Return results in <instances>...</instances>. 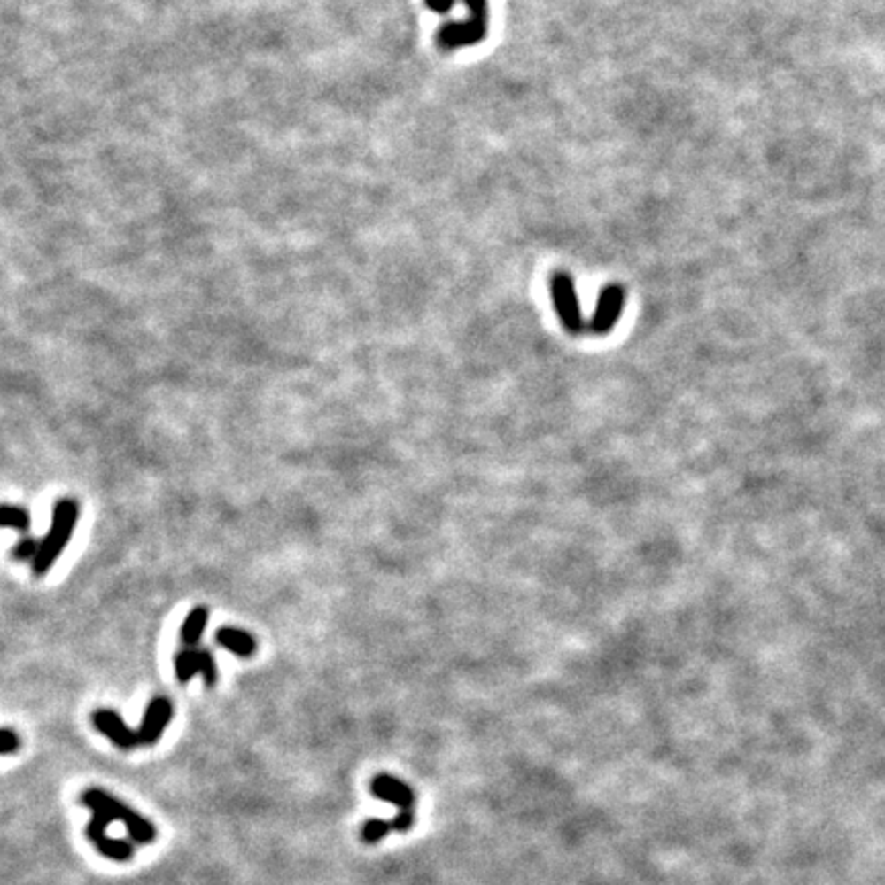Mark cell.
I'll return each instance as SVG.
<instances>
[{
    "mask_svg": "<svg viewBox=\"0 0 885 885\" xmlns=\"http://www.w3.org/2000/svg\"><path fill=\"white\" fill-rule=\"evenodd\" d=\"M81 803L84 808L98 814L103 818H107L111 824L121 822L128 828V835L131 838V842L136 844H152L159 836V830L156 826L150 822L146 816H142L140 811H136L134 808H129L121 802L107 793L101 787H89L81 793Z\"/></svg>",
    "mask_w": 885,
    "mask_h": 885,
    "instance_id": "6da1fadb",
    "label": "cell"
},
{
    "mask_svg": "<svg viewBox=\"0 0 885 885\" xmlns=\"http://www.w3.org/2000/svg\"><path fill=\"white\" fill-rule=\"evenodd\" d=\"M76 523H78V502L72 501V498H62V501H58L54 504V510H51L50 531L45 533L42 543H39V552L35 555V560L31 562L33 574L43 576L54 568L58 557H60L64 549L68 547L72 535H74Z\"/></svg>",
    "mask_w": 885,
    "mask_h": 885,
    "instance_id": "7a4b0ae2",
    "label": "cell"
},
{
    "mask_svg": "<svg viewBox=\"0 0 885 885\" xmlns=\"http://www.w3.org/2000/svg\"><path fill=\"white\" fill-rule=\"evenodd\" d=\"M470 9V19L463 23H447L439 29L437 42L445 50H457L476 45L488 31V0H463Z\"/></svg>",
    "mask_w": 885,
    "mask_h": 885,
    "instance_id": "3957f363",
    "label": "cell"
},
{
    "mask_svg": "<svg viewBox=\"0 0 885 885\" xmlns=\"http://www.w3.org/2000/svg\"><path fill=\"white\" fill-rule=\"evenodd\" d=\"M552 299L563 328L568 332L578 334L585 328V320H582L574 281L568 273H555L552 277Z\"/></svg>",
    "mask_w": 885,
    "mask_h": 885,
    "instance_id": "277c9868",
    "label": "cell"
},
{
    "mask_svg": "<svg viewBox=\"0 0 885 885\" xmlns=\"http://www.w3.org/2000/svg\"><path fill=\"white\" fill-rule=\"evenodd\" d=\"M109 824L111 822H109L107 818L93 814V818L89 819L87 828H84L90 844H93V847L97 849L98 855L105 857V858H109V861H115V863H128V861H131V858H134V855H136L134 844L128 842V841H123V838L109 836L107 835Z\"/></svg>",
    "mask_w": 885,
    "mask_h": 885,
    "instance_id": "5b68a950",
    "label": "cell"
},
{
    "mask_svg": "<svg viewBox=\"0 0 885 885\" xmlns=\"http://www.w3.org/2000/svg\"><path fill=\"white\" fill-rule=\"evenodd\" d=\"M173 703L167 697H154L144 710V716L140 721V727H137V736H140V744L144 746H154L162 738L164 730H167L170 721H173Z\"/></svg>",
    "mask_w": 885,
    "mask_h": 885,
    "instance_id": "8992f818",
    "label": "cell"
},
{
    "mask_svg": "<svg viewBox=\"0 0 885 885\" xmlns=\"http://www.w3.org/2000/svg\"><path fill=\"white\" fill-rule=\"evenodd\" d=\"M625 304V290L621 285H607L601 291L599 301H596V310L590 318V332L607 334L617 322Z\"/></svg>",
    "mask_w": 885,
    "mask_h": 885,
    "instance_id": "52a82bcc",
    "label": "cell"
},
{
    "mask_svg": "<svg viewBox=\"0 0 885 885\" xmlns=\"http://www.w3.org/2000/svg\"><path fill=\"white\" fill-rule=\"evenodd\" d=\"M93 726L103 736L109 738L111 744H115L120 750H134L140 744L137 730H131L120 713L113 710H97L93 713Z\"/></svg>",
    "mask_w": 885,
    "mask_h": 885,
    "instance_id": "ba28073f",
    "label": "cell"
},
{
    "mask_svg": "<svg viewBox=\"0 0 885 885\" xmlns=\"http://www.w3.org/2000/svg\"><path fill=\"white\" fill-rule=\"evenodd\" d=\"M369 793L376 799H382L385 803L396 805L398 810H415L416 796L410 785H406L402 779L393 775H376L369 783Z\"/></svg>",
    "mask_w": 885,
    "mask_h": 885,
    "instance_id": "9c48e42d",
    "label": "cell"
},
{
    "mask_svg": "<svg viewBox=\"0 0 885 885\" xmlns=\"http://www.w3.org/2000/svg\"><path fill=\"white\" fill-rule=\"evenodd\" d=\"M215 641L224 650L238 656V658H251L257 652V640L248 632H242V629L236 627H220L215 632Z\"/></svg>",
    "mask_w": 885,
    "mask_h": 885,
    "instance_id": "30bf717a",
    "label": "cell"
},
{
    "mask_svg": "<svg viewBox=\"0 0 885 885\" xmlns=\"http://www.w3.org/2000/svg\"><path fill=\"white\" fill-rule=\"evenodd\" d=\"M207 621H209L207 607H203V605L195 607L193 611L187 615L185 621H182V627H181V641H182V644H185L187 648H197L203 632H206Z\"/></svg>",
    "mask_w": 885,
    "mask_h": 885,
    "instance_id": "8fae6325",
    "label": "cell"
},
{
    "mask_svg": "<svg viewBox=\"0 0 885 885\" xmlns=\"http://www.w3.org/2000/svg\"><path fill=\"white\" fill-rule=\"evenodd\" d=\"M175 674L182 685L199 674V650L197 648H185L175 656Z\"/></svg>",
    "mask_w": 885,
    "mask_h": 885,
    "instance_id": "7c38bea8",
    "label": "cell"
},
{
    "mask_svg": "<svg viewBox=\"0 0 885 885\" xmlns=\"http://www.w3.org/2000/svg\"><path fill=\"white\" fill-rule=\"evenodd\" d=\"M0 521H3V527L19 531V533H27L31 527L29 513L23 507H17V504H4Z\"/></svg>",
    "mask_w": 885,
    "mask_h": 885,
    "instance_id": "4fadbf2b",
    "label": "cell"
},
{
    "mask_svg": "<svg viewBox=\"0 0 885 885\" xmlns=\"http://www.w3.org/2000/svg\"><path fill=\"white\" fill-rule=\"evenodd\" d=\"M392 830V822L384 818H369L365 819L363 826H361V841L365 844H377L382 842L388 832Z\"/></svg>",
    "mask_w": 885,
    "mask_h": 885,
    "instance_id": "5bb4252c",
    "label": "cell"
},
{
    "mask_svg": "<svg viewBox=\"0 0 885 885\" xmlns=\"http://www.w3.org/2000/svg\"><path fill=\"white\" fill-rule=\"evenodd\" d=\"M39 543H42V540H35V537H23V540L19 541L15 547H12V552H11L12 560L33 562L39 552Z\"/></svg>",
    "mask_w": 885,
    "mask_h": 885,
    "instance_id": "9a60e30c",
    "label": "cell"
},
{
    "mask_svg": "<svg viewBox=\"0 0 885 885\" xmlns=\"http://www.w3.org/2000/svg\"><path fill=\"white\" fill-rule=\"evenodd\" d=\"M199 674L207 687H215L218 683V664L209 650H199Z\"/></svg>",
    "mask_w": 885,
    "mask_h": 885,
    "instance_id": "2e32d148",
    "label": "cell"
},
{
    "mask_svg": "<svg viewBox=\"0 0 885 885\" xmlns=\"http://www.w3.org/2000/svg\"><path fill=\"white\" fill-rule=\"evenodd\" d=\"M19 749H21L19 734L12 732L11 727H3V732H0V752H3V757H11V754H15Z\"/></svg>",
    "mask_w": 885,
    "mask_h": 885,
    "instance_id": "e0dca14e",
    "label": "cell"
},
{
    "mask_svg": "<svg viewBox=\"0 0 885 885\" xmlns=\"http://www.w3.org/2000/svg\"><path fill=\"white\" fill-rule=\"evenodd\" d=\"M390 822H392L393 832H410L412 828H415V822H416L415 810H400L398 814L390 819Z\"/></svg>",
    "mask_w": 885,
    "mask_h": 885,
    "instance_id": "ac0fdd59",
    "label": "cell"
},
{
    "mask_svg": "<svg viewBox=\"0 0 885 885\" xmlns=\"http://www.w3.org/2000/svg\"><path fill=\"white\" fill-rule=\"evenodd\" d=\"M424 4L429 6L431 11H435V12H449L451 9H454V4H455V0H424Z\"/></svg>",
    "mask_w": 885,
    "mask_h": 885,
    "instance_id": "d6986e66",
    "label": "cell"
}]
</instances>
